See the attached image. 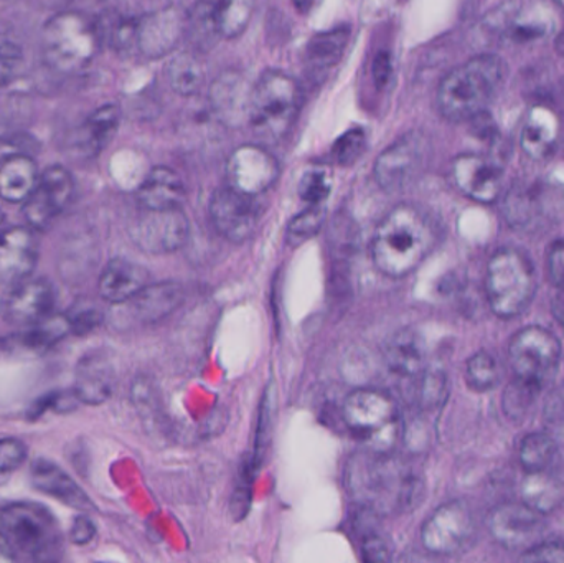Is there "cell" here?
<instances>
[{
	"label": "cell",
	"mask_w": 564,
	"mask_h": 563,
	"mask_svg": "<svg viewBox=\"0 0 564 563\" xmlns=\"http://www.w3.org/2000/svg\"><path fill=\"white\" fill-rule=\"evenodd\" d=\"M98 29L82 13H59L43 30V56L58 72L85 68L98 52Z\"/></svg>",
	"instance_id": "ba28073f"
},
{
	"label": "cell",
	"mask_w": 564,
	"mask_h": 563,
	"mask_svg": "<svg viewBox=\"0 0 564 563\" xmlns=\"http://www.w3.org/2000/svg\"><path fill=\"white\" fill-rule=\"evenodd\" d=\"M257 0H220L217 3V19L224 39L243 35L253 17Z\"/></svg>",
	"instance_id": "8d00e7d4"
},
{
	"label": "cell",
	"mask_w": 564,
	"mask_h": 563,
	"mask_svg": "<svg viewBox=\"0 0 564 563\" xmlns=\"http://www.w3.org/2000/svg\"><path fill=\"white\" fill-rule=\"evenodd\" d=\"M350 36L351 29L348 25L315 33L305 45L304 59L307 69L312 73H325L337 66L344 58Z\"/></svg>",
	"instance_id": "83f0119b"
},
{
	"label": "cell",
	"mask_w": 564,
	"mask_h": 563,
	"mask_svg": "<svg viewBox=\"0 0 564 563\" xmlns=\"http://www.w3.org/2000/svg\"><path fill=\"white\" fill-rule=\"evenodd\" d=\"M453 178L460 192L480 204H492L502 188L499 162L480 154H460L453 162Z\"/></svg>",
	"instance_id": "ac0fdd59"
},
{
	"label": "cell",
	"mask_w": 564,
	"mask_h": 563,
	"mask_svg": "<svg viewBox=\"0 0 564 563\" xmlns=\"http://www.w3.org/2000/svg\"><path fill=\"white\" fill-rule=\"evenodd\" d=\"M2 224H3V214H2V212H0V227H2Z\"/></svg>",
	"instance_id": "6f0895ef"
},
{
	"label": "cell",
	"mask_w": 564,
	"mask_h": 563,
	"mask_svg": "<svg viewBox=\"0 0 564 563\" xmlns=\"http://www.w3.org/2000/svg\"><path fill=\"white\" fill-rule=\"evenodd\" d=\"M500 372L492 354L480 350L467 360V386L476 392H487L499 383Z\"/></svg>",
	"instance_id": "ab89813d"
},
{
	"label": "cell",
	"mask_w": 564,
	"mask_h": 563,
	"mask_svg": "<svg viewBox=\"0 0 564 563\" xmlns=\"http://www.w3.org/2000/svg\"><path fill=\"white\" fill-rule=\"evenodd\" d=\"M345 486L361 511L375 516L413 511L424 495L423 479L410 463L393 452L368 448L348 459Z\"/></svg>",
	"instance_id": "6da1fadb"
},
{
	"label": "cell",
	"mask_w": 564,
	"mask_h": 563,
	"mask_svg": "<svg viewBox=\"0 0 564 563\" xmlns=\"http://www.w3.org/2000/svg\"><path fill=\"white\" fill-rule=\"evenodd\" d=\"M72 333L68 317L50 314L45 320L30 326L26 333L15 337V343L30 353L42 354Z\"/></svg>",
	"instance_id": "d6a6232c"
},
{
	"label": "cell",
	"mask_w": 564,
	"mask_h": 563,
	"mask_svg": "<svg viewBox=\"0 0 564 563\" xmlns=\"http://www.w3.org/2000/svg\"><path fill=\"white\" fill-rule=\"evenodd\" d=\"M297 83L281 69H267L251 86L248 122L260 141L278 142L288 134L299 111Z\"/></svg>",
	"instance_id": "5b68a950"
},
{
	"label": "cell",
	"mask_w": 564,
	"mask_h": 563,
	"mask_svg": "<svg viewBox=\"0 0 564 563\" xmlns=\"http://www.w3.org/2000/svg\"><path fill=\"white\" fill-rule=\"evenodd\" d=\"M184 198V182L177 172L164 165L152 169L138 188V202L144 210L181 208Z\"/></svg>",
	"instance_id": "484cf974"
},
{
	"label": "cell",
	"mask_w": 564,
	"mask_h": 563,
	"mask_svg": "<svg viewBox=\"0 0 564 563\" xmlns=\"http://www.w3.org/2000/svg\"><path fill=\"white\" fill-rule=\"evenodd\" d=\"M519 456L527 472H545L555 459L556 442L546 433H530L520 445Z\"/></svg>",
	"instance_id": "74e56055"
},
{
	"label": "cell",
	"mask_w": 564,
	"mask_h": 563,
	"mask_svg": "<svg viewBox=\"0 0 564 563\" xmlns=\"http://www.w3.org/2000/svg\"><path fill=\"white\" fill-rule=\"evenodd\" d=\"M291 2L301 15H308L314 10L317 0H291Z\"/></svg>",
	"instance_id": "11a10c76"
},
{
	"label": "cell",
	"mask_w": 564,
	"mask_h": 563,
	"mask_svg": "<svg viewBox=\"0 0 564 563\" xmlns=\"http://www.w3.org/2000/svg\"><path fill=\"white\" fill-rule=\"evenodd\" d=\"M182 301H184L182 284L177 281H162V283L148 284L128 303H131V311L135 320L145 324H154L174 313L181 306Z\"/></svg>",
	"instance_id": "d4e9b609"
},
{
	"label": "cell",
	"mask_w": 564,
	"mask_h": 563,
	"mask_svg": "<svg viewBox=\"0 0 564 563\" xmlns=\"http://www.w3.org/2000/svg\"><path fill=\"white\" fill-rule=\"evenodd\" d=\"M39 243L30 228L13 227L0 234V283L13 284L32 277Z\"/></svg>",
	"instance_id": "ffe728a7"
},
{
	"label": "cell",
	"mask_w": 564,
	"mask_h": 563,
	"mask_svg": "<svg viewBox=\"0 0 564 563\" xmlns=\"http://www.w3.org/2000/svg\"><path fill=\"white\" fill-rule=\"evenodd\" d=\"M251 88L245 85V78L241 73L227 72L215 79L212 86L210 99L215 112L220 116L224 121H240L243 116L248 118V105H250Z\"/></svg>",
	"instance_id": "f1b7e54d"
},
{
	"label": "cell",
	"mask_w": 564,
	"mask_h": 563,
	"mask_svg": "<svg viewBox=\"0 0 564 563\" xmlns=\"http://www.w3.org/2000/svg\"><path fill=\"white\" fill-rule=\"evenodd\" d=\"M562 344L552 331L529 326L510 340L509 359L516 377L543 386L558 366Z\"/></svg>",
	"instance_id": "9c48e42d"
},
{
	"label": "cell",
	"mask_w": 564,
	"mask_h": 563,
	"mask_svg": "<svg viewBox=\"0 0 564 563\" xmlns=\"http://www.w3.org/2000/svg\"><path fill=\"white\" fill-rule=\"evenodd\" d=\"M26 458V448L15 439L0 440V475L15 472Z\"/></svg>",
	"instance_id": "7dc6e473"
},
{
	"label": "cell",
	"mask_w": 564,
	"mask_h": 563,
	"mask_svg": "<svg viewBox=\"0 0 564 563\" xmlns=\"http://www.w3.org/2000/svg\"><path fill=\"white\" fill-rule=\"evenodd\" d=\"M22 50L12 43L0 45V86L7 85L22 65Z\"/></svg>",
	"instance_id": "681fc988"
},
{
	"label": "cell",
	"mask_w": 564,
	"mask_h": 563,
	"mask_svg": "<svg viewBox=\"0 0 564 563\" xmlns=\"http://www.w3.org/2000/svg\"><path fill=\"white\" fill-rule=\"evenodd\" d=\"M520 561L564 563V544L558 541L536 542L523 552Z\"/></svg>",
	"instance_id": "c3c4849f"
},
{
	"label": "cell",
	"mask_w": 564,
	"mask_h": 563,
	"mask_svg": "<svg viewBox=\"0 0 564 563\" xmlns=\"http://www.w3.org/2000/svg\"><path fill=\"white\" fill-rule=\"evenodd\" d=\"M487 300L494 314L503 320L520 316L532 303L536 291L533 264L520 251H497L487 264Z\"/></svg>",
	"instance_id": "52a82bcc"
},
{
	"label": "cell",
	"mask_w": 564,
	"mask_h": 563,
	"mask_svg": "<svg viewBox=\"0 0 564 563\" xmlns=\"http://www.w3.org/2000/svg\"><path fill=\"white\" fill-rule=\"evenodd\" d=\"M185 32V17L175 7L135 20V46L149 58L174 52Z\"/></svg>",
	"instance_id": "d6986e66"
},
{
	"label": "cell",
	"mask_w": 564,
	"mask_h": 563,
	"mask_svg": "<svg viewBox=\"0 0 564 563\" xmlns=\"http://www.w3.org/2000/svg\"><path fill=\"white\" fill-rule=\"evenodd\" d=\"M2 300L3 320L13 326H33L52 314L55 288L45 278H25L10 284Z\"/></svg>",
	"instance_id": "e0dca14e"
},
{
	"label": "cell",
	"mask_w": 564,
	"mask_h": 563,
	"mask_svg": "<svg viewBox=\"0 0 564 563\" xmlns=\"http://www.w3.org/2000/svg\"><path fill=\"white\" fill-rule=\"evenodd\" d=\"M184 36L191 40L192 46L198 52L214 48L220 39V26L217 19V3L200 0L185 15Z\"/></svg>",
	"instance_id": "1f68e13d"
},
{
	"label": "cell",
	"mask_w": 564,
	"mask_h": 563,
	"mask_svg": "<svg viewBox=\"0 0 564 563\" xmlns=\"http://www.w3.org/2000/svg\"><path fill=\"white\" fill-rule=\"evenodd\" d=\"M30 476L39 491L58 499L63 505L82 512H91L95 509L85 491L55 463L36 459L30 469Z\"/></svg>",
	"instance_id": "603a6c76"
},
{
	"label": "cell",
	"mask_w": 564,
	"mask_h": 563,
	"mask_svg": "<svg viewBox=\"0 0 564 563\" xmlns=\"http://www.w3.org/2000/svg\"><path fill=\"white\" fill-rule=\"evenodd\" d=\"M280 172L276 158L260 145H240L227 161L228 185L251 197L270 191L280 178Z\"/></svg>",
	"instance_id": "4fadbf2b"
},
{
	"label": "cell",
	"mask_w": 564,
	"mask_h": 563,
	"mask_svg": "<svg viewBox=\"0 0 564 563\" xmlns=\"http://www.w3.org/2000/svg\"><path fill=\"white\" fill-rule=\"evenodd\" d=\"M542 516L525 502H503L490 511L487 526L492 538L503 548L527 551L539 542L545 531Z\"/></svg>",
	"instance_id": "2e32d148"
},
{
	"label": "cell",
	"mask_w": 564,
	"mask_h": 563,
	"mask_svg": "<svg viewBox=\"0 0 564 563\" xmlns=\"http://www.w3.org/2000/svg\"><path fill=\"white\" fill-rule=\"evenodd\" d=\"M555 2H558L560 6H563L564 7V0H555Z\"/></svg>",
	"instance_id": "680465c9"
},
{
	"label": "cell",
	"mask_w": 564,
	"mask_h": 563,
	"mask_svg": "<svg viewBox=\"0 0 564 563\" xmlns=\"http://www.w3.org/2000/svg\"><path fill=\"white\" fill-rule=\"evenodd\" d=\"M371 75H373V83L378 89L388 88L391 78H393V63H391L390 52L381 50L375 55Z\"/></svg>",
	"instance_id": "f907efd6"
},
{
	"label": "cell",
	"mask_w": 564,
	"mask_h": 563,
	"mask_svg": "<svg viewBox=\"0 0 564 563\" xmlns=\"http://www.w3.org/2000/svg\"><path fill=\"white\" fill-rule=\"evenodd\" d=\"M151 280V274L142 264L124 258H115L106 264L99 277V294L109 303L122 304L141 293Z\"/></svg>",
	"instance_id": "7402d4cb"
},
{
	"label": "cell",
	"mask_w": 564,
	"mask_h": 563,
	"mask_svg": "<svg viewBox=\"0 0 564 563\" xmlns=\"http://www.w3.org/2000/svg\"><path fill=\"white\" fill-rule=\"evenodd\" d=\"M384 362L400 377H420L426 370V356L417 334L411 329L398 331L388 340Z\"/></svg>",
	"instance_id": "f546056e"
},
{
	"label": "cell",
	"mask_w": 564,
	"mask_h": 563,
	"mask_svg": "<svg viewBox=\"0 0 564 563\" xmlns=\"http://www.w3.org/2000/svg\"><path fill=\"white\" fill-rule=\"evenodd\" d=\"M165 75L169 85L177 95H197L205 82L204 63L192 53H181L171 58Z\"/></svg>",
	"instance_id": "836d02e7"
},
{
	"label": "cell",
	"mask_w": 564,
	"mask_h": 563,
	"mask_svg": "<svg viewBox=\"0 0 564 563\" xmlns=\"http://www.w3.org/2000/svg\"><path fill=\"white\" fill-rule=\"evenodd\" d=\"M96 528L93 524L91 519L86 516V512H83L82 516L75 518L73 521L72 529H69V539H72L73 544L76 545H85L89 544V542L95 539Z\"/></svg>",
	"instance_id": "f5cc1de1"
},
{
	"label": "cell",
	"mask_w": 564,
	"mask_h": 563,
	"mask_svg": "<svg viewBox=\"0 0 564 563\" xmlns=\"http://www.w3.org/2000/svg\"><path fill=\"white\" fill-rule=\"evenodd\" d=\"M68 317L69 326H72V334L76 336H86L98 329L102 323V313L96 306H76L72 313L66 314Z\"/></svg>",
	"instance_id": "bcb514c9"
},
{
	"label": "cell",
	"mask_w": 564,
	"mask_h": 563,
	"mask_svg": "<svg viewBox=\"0 0 564 563\" xmlns=\"http://www.w3.org/2000/svg\"><path fill=\"white\" fill-rule=\"evenodd\" d=\"M430 152V141L421 132H408L388 145L373 165L375 181L383 191L406 187L423 169Z\"/></svg>",
	"instance_id": "30bf717a"
},
{
	"label": "cell",
	"mask_w": 564,
	"mask_h": 563,
	"mask_svg": "<svg viewBox=\"0 0 564 563\" xmlns=\"http://www.w3.org/2000/svg\"><path fill=\"white\" fill-rule=\"evenodd\" d=\"M75 184L72 174L62 165H53L40 175L39 184L25 201L23 214L30 227L45 230L68 207Z\"/></svg>",
	"instance_id": "9a60e30c"
},
{
	"label": "cell",
	"mask_w": 564,
	"mask_h": 563,
	"mask_svg": "<svg viewBox=\"0 0 564 563\" xmlns=\"http://www.w3.org/2000/svg\"><path fill=\"white\" fill-rule=\"evenodd\" d=\"M367 134L361 128H350L335 141L332 158L338 165H351L365 154Z\"/></svg>",
	"instance_id": "b9f144b4"
},
{
	"label": "cell",
	"mask_w": 564,
	"mask_h": 563,
	"mask_svg": "<svg viewBox=\"0 0 564 563\" xmlns=\"http://www.w3.org/2000/svg\"><path fill=\"white\" fill-rule=\"evenodd\" d=\"M420 389H417V400L423 409L433 410L444 402L447 396V380L444 373L433 370L421 373Z\"/></svg>",
	"instance_id": "7bdbcfd3"
},
{
	"label": "cell",
	"mask_w": 564,
	"mask_h": 563,
	"mask_svg": "<svg viewBox=\"0 0 564 563\" xmlns=\"http://www.w3.org/2000/svg\"><path fill=\"white\" fill-rule=\"evenodd\" d=\"M549 277L556 288H564V241H555L549 251Z\"/></svg>",
	"instance_id": "816d5d0a"
},
{
	"label": "cell",
	"mask_w": 564,
	"mask_h": 563,
	"mask_svg": "<svg viewBox=\"0 0 564 563\" xmlns=\"http://www.w3.org/2000/svg\"><path fill=\"white\" fill-rule=\"evenodd\" d=\"M39 169L26 155H10L0 162V197L7 202H25L39 184Z\"/></svg>",
	"instance_id": "4dcf8cb0"
},
{
	"label": "cell",
	"mask_w": 564,
	"mask_h": 563,
	"mask_svg": "<svg viewBox=\"0 0 564 563\" xmlns=\"http://www.w3.org/2000/svg\"><path fill=\"white\" fill-rule=\"evenodd\" d=\"M553 22L549 13L539 10H525V12L510 13L503 17L502 32L507 39L516 43L535 42L549 35Z\"/></svg>",
	"instance_id": "e575fe53"
},
{
	"label": "cell",
	"mask_w": 564,
	"mask_h": 563,
	"mask_svg": "<svg viewBox=\"0 0 564 563\" xmlns=\"http://www.w3.org/2000/svg\"><path fill=\"white\" fill-rule=\"evenodd\" d=\"M208 210L221 237L234 243H243L253 237L261 217L257 197L235 191L230 185L215 191Z\"/></svg>",
	"instance_id": "7c38bea8"
},
{
	"label": "cell",
	"mask_w": 564,
	"mask_h": 563,
	"mask_svg": "<svg viewBox=\"0 0 564 563\" xmlns=\"http://www.w3.org/2000/svg\"><path fill=\"white\" fill-rule=\"evenodd\" d=\"M17 561L15 554H13L10 545L7 544L6 538L0 532V563Z\"/></svg>",
	"instance_id": "db71d44e"
},
{
	"label": "cell",
	"mask_w": 564,
	"mask_h": 563,
	"mask_svg": "<svg viewBox=\"0 0 564 563\" xmlns=\"http://www.w3.org/2000/svg\"><path fill=\"white\" fill-rule=\"evenodd\" d=\"M433 221L410 204L391 208L375 228L370 251L375 267L391 278L413 273L436 247Z\"/></svg>",
	"instance_id": "7a4b0ae2"
},
{
	"label": "cell",
	"mask_w": 564,
	"mask_h": 563,
	"mask_svg": "<svg viewBox=\"0 0 564 563\" xmlns=\"http://www.w3.org/2000/svg\"><path fill=\"white\" fill-rule=\"evenodd\" d=\"M522 499L540 515H549L562 502V488L545 472L530 473L522 485Z\"/></svg>",
	"instance_id": "d590c367"
},
{
	"label": "cell",
	"mask_w": 564,
	"mask_h": 563,
	"mask_svg": "<svg viewBox=\"0 0 564 563\" xmlns=\"http://www.w3.org/2000/svg\"><path fill=\"white\" fill-rule=\"evenodd\" d=\"M341 419L354 435L370 443L368 450L393 452L401 436V415L390 393L358 389L345 399Z\"/></svg>",
	"instance_id": "8992f818"
},
{
	"label": "cell",
	"mask_w": 564,
	"mask_h": 563,
	"mask_svg": "<svg viewBox=\"0 0 564 563\" xmlns=\"http://www.w3.org/2000/svg\"><path fill=\"white\" fill-rule=\"evenodd\" d=\"M540 390H542L540 383L516 377L503 392L502 405L506 415L512 420L522 419L532 409Z\"/></svg>",
	"instance_id": "f35d334b"
},
{
	"label": "cell",
	"mask_w": 564,
	"mask_h": 563,
	"mask_svg": "<svg viewBox=\"0 0 564 563\" xmlns=\"http://www.w3.org/2000/svg\"><path fill=\"white\" fill-rule=\"evenodd\" d=\"M325 221L324 205H307L305 210L295 215L288 225L285 231V241L291 247L304 243L308 238L315 237L321 231L322 225Z\"/></svg>",
	"instance_id": "60d3db41"
},
{
	"label": "cell",
	"mask_w": 564,
	"mask_h": 563,
	"mask_svg": "<svg viewBox=\"0 0 564 563\" xmlns=\"http://www.w3.org/2000/svg\"><path fill=\"white\" fill-rule=\"evenodd\" d=\"M119 119H121V115H119L118 106L106 105L96 109L75 136L73 148H75L76 154L83 155V158H95L96 154H99L118 131Z\"/></svg>",
	"instance_id": "4316f807"
},
{
	"label": "cell",
	"mask_w": 564,
	"mask_h": 563,
	"mask_svg": "<svg viewBox=\"0 0 564 563\" xmlns=\"http://www.w3.org/2000/svg\"><path fill=\"white\" fill-rule=\"evenodd\" d=\"M361 557L365 562L384 563L393 557V545L380 531H367L361 538Z\"/></svg>",
	"instance_id": "f6af8a7d"
},
{
	"label": "cell",
	"mask_w": 564,
	"mask_h": 563,
	"mask_svg": "<svg viewBox=\"0 0 564 563\" xmlns=\"http://www.w3.org/2000/svg\"><path fill=\"white\" fill-rule=\"evenodd\" d=\"M191 224L181 208L145 210L131 230L132 240L145 253L167 255L181 250L188 240Z\"/></svg>",
	"instance_id": "5bb4252c"
},
{
	"label": "cell",
	"mask_w": 564,
	"mask_h": 563,
	"mask_svg": "<svg viewBox=\"0 0 564 563\" xmlns=\"http://www.w3.org/2000/svg\"><path fill=\"white\" fill-rule=\"evenodd\" d=\"M116 372L105 353H91L76 366L75 397L88 405H101L115 390Z\"/></svg>",
	"instance_id": "44dd1931"
},
{
	"label": "cell",
	"mask_w": 564,
	"mask_h": 563,
	"mask_svg": "<svg viewBox=\"0 0 564 563\" xmlns=\"http://www.w3.org/2000/svg\"><path fill=\"white\" fill-rule=\"evenodd\" d=\"M474 534V519L464 501H449L437 508L421 529L424 549L434 555L463 551Z\"/></svg>",
	"instance_id": "8fae6325"
},
{
	"label": "cell",
	"mask_w": 564,
	"mask_h": 563,
	"mask_svg": "<svg viewBox=\"0 0 564 563\" xmlns=\"http://www.w3.org/2000/svg\"><path fill=\"white\" fill-rule=\"evenodd\" d=\"M556 52L560 53V55L564 56V25L563 29L560 30L558 36H556Z\"/></svg>",
	"instance_id": "9f6ffc18"
},
{
	"label": "cell",
	"mask_w": 564,
	"mask_h": 563,
	"mask_svg": "<svg viewBox=\"0 0 564 563\" xmlns=\"http://www.w3.org/2000/svg\"><path fill=\"white\" fill-rule=\"evenodd\" d=\"M560 138V119L552 108L535 106L527 115L520 132V145L535 161L549 158L555 151Z\"/></svg>",
	"instance_id": "cb8c5ba5"
},
{
	"label": "cell",
	"mask_w": 564,
	"mask_h": 563,
	"mask_svg": "<svg viewBox=\"0 0 564 563\" xmlns=\"http://www.w3.org/2000/svg\"><path fill=\"white\" fill-rule=\"evenodd\" d=\"M0 532L15 557L56 561L62 557L63 534L55 516L36 502H12L0 509Z\"/></svg>",
	"instance_id": "277c9868"
},
{
	"label": "cell",
	"mask_w": 564,
	"mask_h": 563,
	"mask_svg": "<svg viewBox=\"0 0 564 563\" xmlns=\"http://www.w3.org/2000/svg\"><path fill=\"white\" fill-rule=\"evenodd\" d=\"M506 78L500 56L477 55L447 73L437 89V108L453 122L474 121L486 115Z\"/></svg>",
	"instance_id": "3957f363"
},
{
	"label": "cell",
	"mask_w": 564,
	"mask_h": 563,
	"mask_svg": "<svg viewBox=\"0 0 564 563\" xmlns=\"http://www.w3.org/2000/svg\"><path fill=\"white\" fill-rule=\"evenodd\" d=\"M330 194V182L324 171H308L299 182V197L307 205H322Z\"/></svg>",
	"instance_id": "ee69618b"
}]
</instances>
